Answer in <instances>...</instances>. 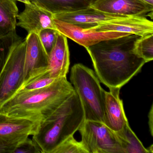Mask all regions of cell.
Returning <instances> with one entry per match:
<instances>
[{
  "mask_svg": "<svg viewBox=\"0 0 153 153\" xmlns=\"http://www.w3.org/2000/svg\"><path fill=\"white\" fill-rule=\"evenodd\" d=\"M25 40L17 43L11 49L0 73V107L13 96L24 81Z\"/></svg>",
  "mask_w": 153,
  "mask_h": 153,
  "instance_id": "5",
  "label": "cell"
},
{
  "mask_svg": "<svg viewBox=\"0 0 153 153\" xmlns=\"http://www.w3.org/2000/svg\"><path fill=\"white\" fill-rule=\"evenodd\" d=\"M70 52L67 37L59 32L56 42L48 54L46 70L54 79L67 77L70 66Z\"/></svg>",
  "mask_w": 153,
  "mask_h": 153,
  "instance_id": "14",
  "label": "cell"
},
{
  "mask_svg": "<svg viewBox=\"0 0 153 153\" xmlns=\"http://www.w3.org/2000/svg\"><path fill=\"white\" fill-rule=\"evenodd\" d=\"M14 150V149L9 148L0 147V153H13V152Z\"/></svg>",
  "mask_w": 153,
  "mask_h": 153,
  "instance_id": "26",
  "label": "cell"
},
{
  "mask_svg": "<svg viewBox=\"0 0 153 153\" xmlns=\"http://www.w3.org/2000/svg\"><path fill=\"white\" fill-rule=\"evenodd\" d=\"M53 15L71 12L88 7L90 0H31Z\"/></svg>",
  "mask_w": 153,
  "mask_h": 153,
  "instance_id": "16",
  "label": "cell"
},
{
  "mask_svg": "<svg viewBox=\"0 0 153 153\" xmlns=\"http://www.w3.org/2000/svg\"><path fill=\"white\" fill-rule=\"evenodd\" d=\"M85 28L96 32H117L139 36L153 33V21L141 16H128Z\"/></svg>",
  "mask_w": 153,
  "mask_h": 153,
  "instance_id": "9",
  "label": "cell"
},
{
  "mask_svg": "<svg viewBox=\"0 0 153 153\" xmlns=\"http://www.w3.org/2000/svg\"><path fill=\"white\" fill-rule=\"evenodd\" d=\"M121 88H111L105 91L104 124L115 132L123 129L128 123V119L120 98Z\"/></svg>",
  "mask_w": 153,
  "mask_h": 153,
  "instance_id": "15",
  "label": "cell"
},
{
  "mask_svg": "<svg viewBox=\"0 0 153 153\" xmlns=\"http://www.w3.org/2000/svg\"><path fill=\"white\" fill-rule=\"evenodd\" d=\"M89 7L97 10L124 16H148L153 18V6L142 0H90Z\"/></svg>",
  "mask_w": 153,
  "mask_h": 153,
  "instance_id": "10",
  "label": "cell"
},
{
  "mask_svg": "<svg viewBox=\"0 0 153 153\" xmlns=\"http://www.w3.org/2000/svg\"><path fill=\"white\" fill-rule=\"evenodd\" d=\"M57 79L51 77L46 69L24 82L18 91H29L42 88L52 84Z\"/></svg>",
  "mask_w": 153,
  "mask_h": 153,
  "instance_id": "20",
  "label": "cell"
},
{
  "mask_svg": "<svg viewBox=\"0 0 153 153\" xmlns=\"http://www.w3.org/2000/svg\"><path fill=\"white\" fill-rule=\"evenodd\" d=\"M70 79L82 104L85 120L104 123L105 91L95 72L77 63L71 68Z\"/></svg>",
  "mask_w": 153,
  "mask_h": 153,
  "instance_id": "4",
  "label": "cell"
},
{
  "mask_svg": "<svg viewBox=\"0 0 153 153\" xmlns=\"http://www.w3.org/2000/svg\"><path fill=\"white\" fill-rule=\"evenodd\" d=\"M142 1L148 3L149 4L153 6V0H142Z\"/></svg>",
  "mask_w": 153,
  "mask_h": 153,
  "instance_id": "29",
  "label": "cell"
},
{
  "mask_svg": "<svg viewBox=\"0 0 153 153\" xmlns=\"http://www.w3.org/2000/svg\"><path fill=\"white\" fill-rule=\"evenodd\" d=\"M116 132L124 153H149L128 123L123 129Z\"/></svg>",
  "mask_w": 153,
  "mask_h": 153,
  "instance_id": "18",
  "label": "cell"
},
{
  "mask_svg": "<svg viewBox=\"0 0 153 153\" xmlns=\"http://www.w3.org/2000/svg\"><path fill=\"white\" fill-rule=\"evenodd\" d=\"M18 15L16 0H0V36L16 32Z\"/></svg>",
  "mask_w": 153,
  "mask_h": 153,
  "instance_id": "17",
  "label": "cell"
},
{
  "mask_svg": "<svg viewBox=\"0 0 153 153\" xmlns=\"http://www.w3.org/2000/svg\"><path fill=\"white\" fill-rule=\"evenodd\" d=\"M56 30L85 48L102 41L119 38L130 34L117 32H96L53 18Z\"/></svg>",
  "mask_w": 153,
  "mask_h": 153,
  "instance_id": "8",
  "label": "cell"
},
{
  "mask_svg": "<svg viewBox=\"0 0 153 153\" xmlns=\"http://www.w3.org/2000/svg\"><path fill=\"white\" fill-rule=\"evenodd\" d=\"M149 131L151 136L153 135V104L151 105L150 111L149 113Z\"/></svg>",
  "mask_w": 153,
  "mask_h": 153,
  "instance_id": "25",
  "label": "cell"
},
{
  "mask_svg": "<svg viewBox=\"0 0 153 153\" xmlns=\"http://www.w3.org/2000/svg\"><path fill=\"white\" fill-rule=\"evenodd\" d=\"M16 1H20L25 4H30L31 2V0H16Z\"/></svg>",
  "mask_w": 153,
  "mask_h": 153,
  "instance_id": "27",
  "label": "cell"
},
{
  "mask_svg": "<svg viewBox=\"0 0 153 153\" xmlns=\"http://www.w3.org/2000/svg\"><path fill=\"white\" fill-rule=\"evenodd\" d=\"M133 51L146 63L153 59V33L140 36L134 43Z\"/></svg>",
  "mask_w": 153,
  "mask_h": 153,
  "instance_id": "19",
  "label": "cell"
},
{
  "mask_svg": "<svg viewBox=\"0 0 153 153\" xmlns=\"http://www.w3.org/2000/svg\"><path fill=\"white\" fill-rule=\"evenodd\" d=\"M53 153H88V152L81 141H77L73 136H71L63 141Z\"/></svg>",
  "mask_w": 153,
  "mask_h": 153,
  "instance_id": "22",
  "label": "cell"
},
{
  "mask_svg": "<svg viewBox=\"0 0 153 153\" xmlns=\"http://www.w3.org/2000/svg\"><path fill=\"white\" fill-rule=\"evenodd\" d=\"M75 92L67 77L45 87L19 90L0 107V112L41 123L47 119Z\"/></svg>",
  "mask_w": 153,
  "mask_h": 153,
  "instance_id": "2",
  "label": "cell"
},
{
  "mask_svg": "<svg viewBox=\"0 0 153 153\" xmlns=\"http://www.w3.org/2000/svg\"><path fill=\"white\" fill-rule=\"evenodd\" d=\"M40 123L0 112V147L14 149L36 132Z\"/></svg>",
  "mask_w": 153,
  "mask_h": 153,
  "instance_id": "7",
  "label": "cell"
},
{
  "mask_svg": "<svg viewBox=\"0 0 153 153\" xmlns=\"http://www.w3.org/2000/svg\"><path fill=\"white\" fill-rule=\"evenodd\" d=\"M148 151L149 153H153V145H151V146L147 148Z\"/></svg>",
  "mask_w": 153,
  "mask_h": 153,
  "instance_id": "28",
  "label": "cell"
},
{
  "mask_svg": "<svg viewBox=\"0 0 153 153\" xmlns=\"http://www.w3.org/2000/svg\"><path fill=\"white\" fill-rule=\"evenodd\" d=\"M85 120L84 109L75 91L40 123L33 139L42 153H53L63 141L79 130Z\"/></svg>",
  "mask_w": 153,
  "mask_h": 153,
  "instance_id": "3",
  "label": "cell"
},
{
  "mask_svg": "<svg viewBox=\"0 0 153 153\" xmlns=\"http://www.w3.org/2000/svg\"><path fill=\"white\" fill-rule=\"evenodd\" d=\"M59 32L56 29L45 28L39 32V38L47 54L52 50Z\"/></svg>",
  "mask_w": 153,
  "mask_h": 153,
  "instance_id": "23",
  "label": "cell"
},
{
  "mask_svg": "<svg viewBox=\"0 0 153 153\" xmlns=\"http://www.w3.org/2000/svg\"><path fill=\"white\" fill-rule=\"evenodd\" d=\"M42 153L41 149L33 139L29 137L15 148L13 153Z\"/></svg>",
  "mask_w": 153,
  "mask_h": 153,
  "instance_id": "24",
  "label": "cell"
},
{
  "mask_svg": "<svg viewBox=\"0 0 153 153\" xmlns=\"http://www.w3.org/2000/svg\"><path fill=\"white\" fill-rule=\"evenodd\" d=\"M128 16L109 14L88 7L79 10L53 15V18L83 27L94 26L109 20L120 19Z\"/></svg>",
  "mask_w": 153,
  "mask_h": 153,
  "instance_id": "13",
  "label": "cell"
},
{
  "mask_svg": "<svg viewBox=\"0 0 153 153\" xmlns=\"http://www.w3.org/2000/svg\"><path fill=\"white\" fill-rule=\"evenodd\" d=\"M26 42L24 81L43 72L47 68L48 54L39 38L35 33H28Z\"/></svg>",
  "mask_w": 153,
  "mask_h": 153,
  "instance_id": "11",
  "label": "cell"
},
{
  "mask_svg": "<svg viewBox=\"0 0 153 153\" xmlns=\"http://www.w3.org/2000/svg\"><path fill=\"white\" fill-rule=\"evenodd\" d=\"M16 26L24 28L28 33L39 32L45 28L56 29L53 14L42 8L33 2L25 4V9L18 15Z\"/></svg>",
  "mask_w": 153,
  "mask_h": 153,
  "instance_id": "12",
  "label": "cell"
},
{
  "mask_svg": "<svg viewBox=\"0 0 153 153\" xmlns=\"http://www.w3.org/2000/svg\"><path fill=\"white\" fill-rule=\"evenodd\" d=\"M22 40L16 32L0 36V73L12 47Z\"/></svg>",
  "mask_w": 153,
  "mask_h": 153,
  "instance_id": "21",
  "label": "cell"
},
{
  "mask_svg": "<svg viewBox=\"0 0 153 153\" xmlns=\"http://www.w3.org/2000/svg\"><path fill=\"white\" fill-rule=\"evenodd\" d=\"M138 36L108 39L86 48L100 82L111 88H121L139 73L146 62L133 51Z\"/></svg>",
  "mask_w": 153,
  "mask_h": 153,
  "instance_id": "1",
  "label": "cell"
},
{
  "mask_svg": "<svg viewBox=\"0 0 153 153\" xmlns=\"http://www.w3.org/2000/svg\"><path fill=\"white\" fill-rule=\"evenodd\" d=\"M79 131L88 153H124L116 132L103 123L85 120Z\"/></svg>",
  "mask_w": 153,
  "mask_h": 153,
  "instance_id": "6",
  "label": "cell"
}]
</instances>
